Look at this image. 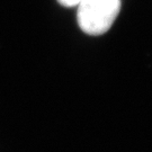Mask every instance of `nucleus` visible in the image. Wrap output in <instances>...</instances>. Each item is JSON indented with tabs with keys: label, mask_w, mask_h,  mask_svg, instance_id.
Wrapping results in <instances>:
<instances>
[{
	"label": "nucleus",
	"mask_w": 152,
	"mask_h": 152,
	"mask_svg": "<svg viewBox=\"0 0 152 152\" xmlns=\"http://www.w3.org/2000/svg\"><path fill=\"white\" fill-rule=\"evenodd\" d=\"M77 19L82 32L102 35L108 32L121 11V0H80Z\"/></svg>",
	"instance_id": "1"
},
{
	"label": "nucleus",
	"mask_w": 152,
	"mask_h": 152,
	"mask_svg": "<svg viewBox=\"0 0 152 152\" xmlns=\"http://www.w3.org/2000/svg\"><path fill=\"white\" fill-rule=\"evenodd\" d=\"M80 0H58V2L64 7H76Z\"/></svg>",
	"instance_id": "2"
}]
</instances>
